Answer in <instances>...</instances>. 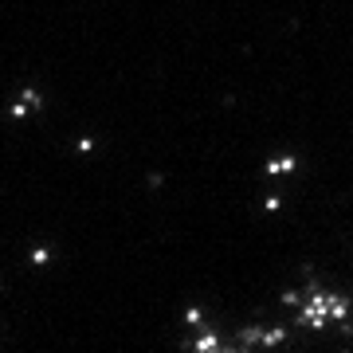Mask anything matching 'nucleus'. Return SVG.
Segmentation results:
<instances>
[{
	"mask_svg": "<svg viewBox=\"0 0 353 353\" xmlns=\"http://www.w3.org/2000/svg\"><path fill=\"white\" fill-rule=\"evenodd\" d=\"M51 259H55V252H51L48 243H36V248L28 252V263H32V267H48Z\"/></svg>",
	"mask_w": 353,
	"mask_h": 353,
	"instance_id": "f03ea898",
	"label": "nucleus"
},
{
	"mask_svg": "<svg viewBox=\"0 0 353 353\" xmlns=\"http://www.w3.org/2000/svg\"><path fill=\"white\" fill-rule=\"evenodd\" d=\"M185 326H189L192 334H196V330H204V326H208V314H204L201 306H189V310H185Z\"/></svg>",
	"mask_w": 353,
	"mask_h": 353,
	"instance_id": "7ed1b4c3",
	"label": "nucleus"
},
{
	"mask_svg": "<svg viewBox=\"0 0 353 353\" xmlns=\"http://www.w3.org/2000/svg\"><path fill=\"white\" fill-rule=\"evenodd\" d=\"M75 153H79V157H87V153H94V141H90V138H79V141H75Z\"/></svg>",
	"mask_w": 353,
	"mask_h": 353,
	"instance_id": "39448f33",
	"label": "nucleus"
},
{
	"mask_svg": "<svg viewBox=\"0 0 353 353\" xmlns=\"http://www.w3.org/2000/svg\"><path fill=\"white\" fill-rule=\"evenodd\" d=\"M263 212H267V216H275V212H283V192H279V189L263 192Z\"/></svg>",
	"mask_w": 353,
	"mask_h": 353,
	"instance_id": "20e7f679",
	"label": "nucleus"
},
{
	"mask_svg": "<svg viewBox=\"0 0 353 353\" xmlns=\"http://www.w3.org/2000/svg\"><path fill=\"white\" fill-rule=\"evenodd\" d=\"M303 169V157H294V153H279V157H267L263 161V173L271 181H283V176H294Z\"/></svg>",
	"mask_w": 353,
	"mask_h": 353,
	"instance_id": "f257e3e1",
	"label": "nucleus"
}]
</instances>
